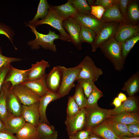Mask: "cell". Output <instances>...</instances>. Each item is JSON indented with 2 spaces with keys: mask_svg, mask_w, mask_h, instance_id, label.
<instances>
[{
  "mask_svg": "<svg viewBox=\"0 0 139 139\" xmlns=\"http://www.w3.org/2000/svg\"><path fill=\"white\" fill-rule=\"evenodd\" d=\"M74 18L80 24L92 30L97 34L105 23L91 14H83L77 13Z\"/></svg>",
  "mask_w": 139,
  "mask_h": 139,
  "instance_id": "9a60e30c",
  "label": "cell"
},
{
  "mask_svg": "<svg viewBox=\"0 0 139 139\" xmlns=\"http://www.w3.org/2000/svg\"><path fill=\"white\" fill-rule=\"evenodd\" d=\"M26 122L21 115L16 116L8 112V115L3 123L6 129L13 134H16Z\"/></svg>",
  "mask_w": 139,
  "mask_h": 139,
  "instance_id": "d6986e66",
  "label": "cell"
},
{
  "mask_svg": "<svg viewBox=\"0 0 139 139\" xmlns=\"http://www.w3.org/2000/svg\"><path fill=\"white\" fill-rule=\"evenodd\" d=\"M139 40L138 32L121 44V55L124 63L128 53Z\"/></svg>",
  "mask_w": 139,
  "mask_h": 139,
  "instance_id": "1f68e13d",
  "label": "cell"
},
{
  "mask_svg": "<svg viewBox=\"0 0 139 139\" xmlns=\"http://www.w3.org/2000/svg\"><path fill=\"white\" fill-rule=\"evenodd\" d=\"M121 103L122 102L117 97L114 99L111 105H114L115 106V108H117L120 106Z\"/></svg>",
  "mask_w": 139,
  "mask_h": 139,
  "instance_id": "c3c4849f",
  "label": "cell"
},
{
  "mask_svg": "<svg viewBox=\"0 0 139 139\" xmlns=\"http://www.w3.org/2000/svg\"><path fill=\"white\" fill-rule=\"evenodd\" d=\"M0 34H3L6 36L11 40L10 37L8 34L2 28L0 27Z\"/></svg>",
  "mask_w": 139,
  "mask_h": 139,
  "instance_id": "816d5d0a",
  "label": "cell"
},
{
  "mask_svg": "<svg viewBox=\"0 0 139 139\" xmlns=\"http://www.w3.org/2000/svg\"><path fill=\"white\" fill-rule=\"evenodd\" d=\"M63 27L68 33L72 43L76 49L80 50L82 49V44L79 39L81 24L74 17L64 19L62 22Z\"/></svg>",
  "mask_w": 139,
  "mask_h": 139,
  "instance_id": "ba28073f",
  "label": "cell"
},
{
  "mask_svg": "<svg viewBox=\"0 0 139 139\" xmlns=\"http://www.w3.org/2000/svg\"><path fill=\"white\" fill-rule=\"evenodd\" d=\"M64 19L57 14L53 5H49L48 12L47 16L42 20H37L33 25L35 27L42 24L49 25L59 31L61 39L71 42L69 35L65 30L62 26V22Z\"/></svg>",
  "mask_w": 139,
  "mask_h": 139,
  "instance_id": "277c9868",
  "label": "cell"
},
{
  "mask_svg": "<svg viewBox=\"0 0 139 139\" xmlns=\"http://www.w3.org/2000/svg\"><path fill=\"white\" fill-rule=\"evenodd\" d=\"M2 53L0 46V68L3 66L11 64L12 62L19 61L22 60V59L20 58L5 56L3 55Z\"/></svg>",
  "mask_w": 139,
  "mask_h": 139,
  "instance_id": "ab89813d",
  "label": "cell"
},
{
  "mask_svg": "<svg viewBox=\"0 0 139 139\" xmlns=\"http://www.w3.org/2000/svg\"><path fill=\"white\" fill-rule=\"evenodd\" d=\"M128 97L133 96L139 91V72L137 71L125 82L122 88Z\"/></svg>",
  "mask_w": 139,
  "mask_h": 139,
  "instance_id": "4316f807",
  "label": "cell"
},
{
  "mask_svg": "<svg viewBox=\"0 0 139 139\" xmlns=\"http://www.w3.org/2000/svg\"><path fill=\"white\" fill-rule=\"evenodd\" d=\"M0 139H18L6 129L0 130Z\"/></svg>",
  "mask_w": 139,
  "mask_h": 139,
  "instance_id": "7dc6e473",
  "label": "cell"
},
{
  "mask_svg": "<svg viewBox=\"0 0 139 139\" xmlns=\"http://www.w3.org/2000/svg\"><path fill=\"white\" fill-rule=\"evenodd\" d=\"M121 139H139V137H128L126 136H123L120 137Z\"/></svg>",
  "mask_w": 139,
  "mask_h": 139,
  "instance_id": "f5cc1de1",
  "label": "cell"
},
{
  "mask_svg": "<svg viewBox=\"0 0 139 139\" xmlns=\"http://www.w3.org/2000/svg\"><path fill=\"white\" fill-rule=\"evenodd\" d=\"M87 139H104L100 136L91 133Z\"/></svg>",
  "mask_w": 139,
  "mask_h": 139,
  "instance_id": "f907efd6",
  "label": "cell"
},
{
  "mask_svg": "<svg viewBox=\"0 0 139 139\" xmlns=\"http://www.w3.org/2000/svg\"><path fill=\"white\" fill-rule=\"evenodd\" d=\"M50 66L48 62L43 59L32 64L31 68L29 69L28 76L25 81L35 80L41 77L46 73V68Z\"/></svg>",
  "mask_w": 139,
  "mask_h": 139,
  "instance_id": "44dd1931",
  "label": "cell"
},
{
  "mask_svg": "<svg viewBox=\"0 0 139 139\" xmlns=\"http://www.w3.org/2000/svg\"><path fill=\"white\" fill-rule=\"evenodd\" d=\"M105 56L112 63L116 71H121L124 62L121 55V44L113 37L101 44L99 47Z\"/></svg>",
  "mask_w": 139,
  "mask_h": 139,
  "instance_id": "6da1fadb",
  "label": "cell"
},
{
  "mask_svg": "<svg viewBox=\"0 0 139 139\" xmlns=\"http://www.w3.org/2000/svg\"><path fill=\"white\" fill-rule=\"evenodd\" d=\"M28 71L29 69L20 70L14 68L11 65L4 82H10L12 87L20 84L25 81Z\"/></svg>",
  "mask_w": 139,
  "mask_h": 139,
  "instance_id": "e0dca14e",
  "label": "cell"
},
{
  "mask_svg": "<svg viewBox=\"0 0 139 139\" xmlns=\"http://www.w3.org/2000/svg\"><path fill=\"white\" fill-rule=\"evenodd\" d=\"M72 97L80 109L87 106V98L84 93L82 86L79 83H77L75 86V93Z\"/></svg>",
  "mask_w": 139,
  "mask_h": 139,
  "instance_id": "836d02e7",
  "label": "cell"
},
{
  "mask_svg": "<svg viewBox=\"0 0 139 139\" xmlns=\"http://www.w3.org/2000/svg\"><path fill=\"white\" fill-rule=\"evenodd\" d=\"M129 132L135 137H139V123L126 125Z\"/></svg>",
  "mask_w": 139,
  "mask_h": 139,
  "instance_id": "bcb514c9",
  "label": "cell"
},
{
  "mask_svg": "<svg viewBox=\"0 0 139 139\" xmlns=\"http://www.w3.org/2000/svg\"><path fill=\"white\" fill-rule=\"evenodd\" d=\"M11 86L10 82H4L0 90V119L3 123L8 114L7 106V97Z\"/></svg>",
  "mask_w": 139,
  "mask_h": 139,
  "instance_id": "484cf974",
  "label": "cell"
},
{
  "mask_svg": "<svg viewBox=\"0 0 139 139\" xmlns=\"http://www.w3.org/2000/svg\"><path fill=\"white\" fill-rule=\"evenodd\" d=\"M125 19L129 24H138L139 6L138 0H129Z\"/></svg>",
  "mask_w": 139,
  "mask_h": 139,
  "instance_id": "7402d4cb",
  "label": "cell"
},
{
  "mask_svg": "<svg viewBox=\"0 0 139 139\" xmlns=\"http://www.w3.org/2000/svg\"><path fill=\"white\" fill-rule=\"evenodd\" d=\"M11 88L22 105H30L39 102L40 97L21 84Z\"/></svg>",
  "mask_w": 139,
  "mask_h": 139,
  "instance_id": "9c48e42d",
  "label": "cell"
},
{
  "mask_svg": "<svg viewBox=\"0 0 139 139\" xmlns=\"http://www.w3.org/2000/svg\"><path fill=\"white\" fill-rule=\"evenodd\" d=\"M138 98L137 96L128 97L119 107L109 110L110 116L115 115L125 112L138 111Z\"/></svg>",
  "mask_w": 139,
  "mask_h": 139,
  "instance_id": "8fae6325",
  "label": "cell"
},
{
  "mask_svg": "<svg viewBox=\"0 0 139 139\" xmlns=\"http://www.w3.org/2000/svg\"><path fill=\"white\" fill-rule=\"evenodd\" d=\"M60 98L57 93L51 91L40 97L39 106L40 115L39 123L43 122L50 125L46 113L47 107L50 102Z\"/></svg>",
  "mask_w": 139,
  "mask_h": 139,
  "instance_id": "5bb4252c",
  "label": "cell"
},
{
  "mask_svg": "<svg viewBox=\"0 0 139 139\" xmlns=\"http://www.w3.org/2000/svg\"><path fill=\"white\" fill-rule=\"evenodd\" d=\"M16 134L18 139H38L37 127L27 122Z\"/></svg>",
  "mask_w": 139,
  "mask_h": 139,
  "instance_id": "f1b7e54d",
  "label": "cell"
},
{
  "mask_svg": "<svg viewBox=\"0 0 139 139\" xmlns=\"http://www.w3.org/2000/svg\"><path fill=\"white\" fill-rule=\"evenodd\" d=\"M6 103L8 112L16 116L21 115L22 105L11 86L7 94Z\"/></svg>",
  "mask_w": 139,
  "mask_h": 139,
  "instance_id": "cb8c5ba5",
  "label": "cell"
},
{
  "mask_svg": "<svg viewBox=\"0 0 139 139\" xmlns=\"http://www.w3.org/2000/svg\"><path fill=\"white\" fill-rule=\"evenodd\" d=\"M79 64L81 69L76 80L90 79L94 83L103 73L101 69L95 66L93 61L89 56H86Z\"/></svg>",
  "mask_w": 139,
  "mask_h": 139,
  "instance_id": "8992f818",
  "label": "cell"
},
{
  "mask_svg": "<svg viewBox=\"0 0 139 139\" xmlns=\"http://www.w3.org/2000/svg\"><path fill=\"white\" fill-rule=\"evenodd\" d=\"M76 81L82 86L84 93L87 98L93 89L95 85L94 83L91 80L89 79H81Z\"/></svg>",
  "mask_w": 139,
  "mask_h": 139,
  "instance_id": "f35d334b",
  "label": "cell"
},
{
  "mask_svg": "<svg viewBox=\"0 0 139 139\" xmlns=\"http://www.w3.org/2000/svg\"><path fill=\"white\" fill-rule=\"evenodd\" d=\"M91 14L100 20L106 10L102 7L99 6H91Z\"/></svg>",
  "mask_w": 139,
  "mask_h": 139,
  "instance_id": "b9f144b4",
  "label": "cell"
},
{
  "mask_svg": "<svg viewBox=\"0 0 139 139\" xmlns=\"http://www.w3.org/2000/svg\"><path fill=\"white\" fill-rule=\"evenodd\" d=\"M117 2L106 10L100 20L102 22L106 23L115 22L120 23H127L119 11Z\"/></svg>",
  "mask_w": 139,
  "mask_h": 139,
  "instance_id": "ffe728a7",
  "label": "cell"
},
{
  "mask_svg": "<svg viewBox=\"0 0 139 139\" xmlns=\"http://www.w3.org/2000/svg\"><path fill=\"white\" fill-rule=\"evenodd\" d=\"M11 65L10 64L3 66L0 68V90L4 83Z\"/></svg>",
  "mask_w": 139,
  "mask_h": 139,
  "instance_id": "f6af8a7d",
  "label": "cell"
},
{
  "mask_svg": "<svg viewBox=\"0 0 139 139\" xmlns=\"http://www.w3.org/2000/svg\"><path fill=\"white\" fill-rule=\"evenodd\" d=\"M6 129L3 122L0 119V130Z\"/></svg>",
  "mask_w": 139,
  "mask_h": 139,
  "instance_id": "11a10c76",
  "label": "cell"
},
{
  "mask_svg": "<svg viewBox=\"0 0 139 139\" xmlns=\"http://www.w3.org/2000/svg\"><path fill=\"white\" fill-rule=\"evenodd\" d=\"M92 133L98 135L104 139H121L116 135L104 121L91 130Z\"/></svg>",
  "mask_w": 139,
  "mask_h": 139,
  "instance_id": "83f0119b",
  "label": "cell"
},
{
  "mask_svg": "<svg viewBox=\"0 0 139 139\" xmlns=\"http://www.w3.org/2000/svg\"><path fill=\"white\" fill-rule=\"evenodd\" d=\"M108 118L114 121L126 125L139 123L138 111L122 113L115 115L110 116Z\"/></svg>",
  "mask_w": 139,
  "mask_h": 139,
  "instance_id": "d4e9b609",
  "label": "cell"
},
{
  "mask_svg": "<svg viewBox=\"0 0 139 139\" xmlns=\"http://www.w3.org/2000/svg\"><path fill=\"white\" fill-rule=\"evenodd\" d=\"M80 109L79 107L72 96L68 97L67 108V117H71L77 114Z\"/></svg>",
  "mask_w": 139,
  "mask_h": 139,
  "instance_id": "74e56055",
  "label": "cell"
},
{
  "mask_svg": "<svg viewBox=\"0 0 139 139\" xmlns=\"http://www.w3.org/2000/svg\"><path fill=\"white\" fill-rule=\"evenodd\" d=\"M103 96L102 92L95 85L93 89L87 98V106H92L98 105L99 99Z\"/></svg>",
  "mask_w": 139,
  "mask_h": 139,
  "instance_id": "8d00e7d4",
  "label": "cell"
},
{
  "mask_svg": "<svg viewBox=\"0 0 139 139\" xmlns=\"http://www.w3.org/2000/svg\"><path fill=\"white\" fill-rule=\"evenodd\" d=\"M117 97L122 102L125 101L127 98L126 95L124 94L121 92L118 94Z\"/></svg>",
  "mask_w": 139,
  "mask_h": 139,
  "instance_id": "681fc988",
  "label": "cell"
},
{
  "mask_svg": "<svg viewBox=\"0 0 139 139\" xmlns=\"http://www.w3.org/2000/svg\"><path fill=\"white\" fill-rule=\"evenodd\" d=\"M39 102L30 105H22L21 115L26 122L36 127L39 123Z\"/></svg>",
  "mask_w": 139,
  "mask_h": 139,
  "instance_id": "7c38bea8",
  "label": "cell"
},
{
  "mask_svg": "<svg viewBox=\"0 0 139 139\" xmlns=\"http://www.w3.org/2000/svg\"><path fill=\"white\" fill-rule=\"evenodd\" d=\"M91 133V130L83 129L77 131L69 138V139H87Z\"/></svg>",
  "mask_w": 139,
  "mask_h": 139,
  "instance_id": "60d3db41",
  "label": "cell"
},
{
  "mask_svg": "<svg viewBox=\"0 0 139 139\" xmlns=\"http://www.w3.org/2000/svg\"><path fill=\"white\" fill-rule=\"evenodd\" d=\"M45 73L41 77L35 80L24 81L21 84L27 87L40 97L50 91L46 82Z\"/></svg>",
  "mask_w": 139,
  "mask_h": 139,
  "instance_id": "2e32d148",
  "label": "cell"
},
{
  "mask_svg": "<svg viewBox=\"0 0 139 139\" xmlns=\"http://www.w3.org/2000/svg\"><path fill=\"white\" fill-rule=\"evenodd\" d=\"M49 6L47 0H40L38 8L37 13L33 19L29 22V24H33L38 19H44L47 15Z\"/></svg>",
  "mask_w": 139,
  "mask_h": 139,
  "instance_id": "e575fe53",
  "label": "cell"
},
{
  "mask_svg": "<svg viewBox=\"0 0 139 139\" xmlns=\"http://www.w3.org/2000/svg\"><path fill=\"white\" fill-rule=\"evenodd\" d=\"M129 0H118L117 3L119 11L125 18Z\"/></svg>",
  "mask_w": 139,
  "mask_h": 139,
  "instance_id": "ee69618b",
  "label": "cell"
},
{
  "mask_svg": "<svg viewBox=\"0 0 139 139\" xmlns=\"http://www.w3.org/2000/svg\"><path fill=\"white\" fill-rule=\"evenodd\" d=\"M86 120V112L85 108L80 109L79 112L73 117L66 118L65 123L68 135H73L77 131L83 129Z\"/></svg>",
  "mask_w": 139,
  "mask_h": 139,
  "instance_id": "30bf717a",
  "label": "cell"
},
{
  "mask_svg": "<svg viewBox=\"0 0 139 139\" xmlns=\"http://www.w3.org/2000/svg\"><path fill=\"white\" fill-rule=\"evenodd\" d=\"M81 30L79 39L81 43L86 42L93 44L96 36V33L92 30L86 28L81 24Z\"/></svg>",
  "mask_w": 139,
  "mask_h": 139,
  "instance_id": "d6a6232c",
  "label": "cell"
},
{
  "mask_svg": "<svg viewBox=\"0 0 139 139\" xmlns=\"http://www.w3.org/2000/svg\"><path fill=\"white\" fill-rule=\"evenodd\" d=\"M72 6L78 13L83 14H91V7L86 0H69Z\"/></svg>",
  "mask_w": 139,
  "mask_h": 139,
  "instance_id": "d590c367",
  "label": "cell"
},
{
  "mask_svg": "<svg viewBox=\"0 0 139 139\" xmlns=\"http://www.w3.org/2000/svg\"><path fill=\"white\" fill-rule=\"evenodd\" d=\"M120 23L112 22L105 23L96 36L92 46V51H95L103 43L114 37Z\"/></svg>",
  "mask_w": 139,
  "mask_h": 139,
  "instance_id": "52a82bcc",
  "label": "cell"
},
{
  "mask_svg": "<svg viewBox=\"0 0 139 139\" xmlns=\"http://www.w3.org/2000/svg\"><path fill=\"white\" fill-rule=\"evenodd\" d=\"M62 74L61 84L57 92L60 98L67 95L75 86L76 81L81 69L79 64L75 67L67 68L59 65Z\"/></svg>",
  "mask_w": 139,
  "mask_h": 139,
  "instance_id": "3957f363",
  "label": "cell"
},
{
  "mask_svg": "<svg viewBox=\"0 0 139 139\" xmlns=\"http://www.w3.org/2000/svg\"><path fill=\"white\" fill-rule=\"evenodd\" d=\"M105 122L119 137L123 136L135 137L128 131L126 125L116 122L108 118Z\"/></svg>",
  "mask_w": 139,
  "mask_h": 139,
  "instance_id": "f546056e",
  "label": "cell"
},
{
  "mask_svg": "<svg viewBox=\"0 0 139 139\" xmlns=\"http://www.w3.org/2000/svg\"><path fill=\"white\" fill-rule=\"evenodd\" d=\"M28 25L31 28L36 37L34 40L28 42L32 49H38L41 46L45 49H49L54 52L57 51L56 45L54 44V41L56 39H61L59 35L50 30L47 34H41L37 31L36 27L33 25L29 24Z\"/></svg>",
  "mask_w": 139,
  "mask_h": 139,
  "instance_id": "7a4b0ae2",
  "label": "cell"
},
{
  "mask_svg": "<svg viewBox=\"0 0 139 139\" xmlns=\"http://www.w3.org/2000/svg\"><path fill=\"white\" fill-rule=\"evenodd\" d=\"M85 108L86 120L84 129L91 130L103 123L110 116L109 110L101 108L98 105Z\"/></svg>",
  "mask_w": 139,
  "mask_h": 139,
  "instance_id": "5b68a950",
  "label": "cell"
},
{
  "mask_svg": "<svg viewBox=\"0 0 139 139\" xmlns=\"http://www.w3.org/2000/svg\"><path fill=\"white\" fill-rule=\"evenodd\" d=\"M38 139H57V131L53 125L44 123H39L37 127Z\"/></svg>",
  "mask_w": 139,
  "mask_h": 139,
  "instance_id": "603a6c76",
  "label": "cell"
},
{
  "mask_svg": "<svg viewBox=\"0 0 139 139\" xmlns=\"http://www.w3.org/2000/svg\"><path fill=\"white\" fill-rule=\"evenodd\" d=\"M138 32V24L133 25L127 23H121L114 37L117 41L121 44Z\"/></svg>",
  "mask_w": 139,
  "mask_h": 139,
  "instance_id": "4fadbf2b",
  "label": "cell"
},
{
  "mask_svg": "<svg viewBox=\"0 0 139 139\" xmlns=\"http://www.w3.org/2000/svg\"><path fill=\"white\" fill-rule=\"evenodd\" d=\"M118 1V0H95L93 6H100L106 10L117 3Z\"/></svg>",
  "mask_w": 139,
  "mask_h": 139,
  "instance_id": "7bdbcfd3",
  "label": "cell"
},
{
  "mask_svg": "<svg viewBox=\"0 0 139 139\" xmlns=\"http://www.w3.org/2000/svg\"><path fill=\"white\" fill-rule=\"evenodd\" d=\"M62 77L59 65L54 67L47 75L46 82L50 91L57 93L61 84Z\"/></svg>",
  "mask_w": 139,
  "mask_h": 139,
  "instance_id": "ac0fdd59",
  "label": "cell"
},
{
  "mask_svg": "<svg viewBox=\"0 0 139 139\" xmlns=\"http://www.w3.org/2000/svg\"><path fill=\"white\" fill-rule=\"evenodd\" d=\"M53 7L57 14L64 19L74 17L78 13L69 0L64 4Z\"/></svg>",
  "mask_w": 139,
  "mask_h": 139,
  "instance_id": "4dcf8cb0",
  "label": "cell"
},
{
  "mask_svg": "<svg viewBox=\"0 0 139 139\" xmlns=\"http://www.w3.org/2000/svg\"><path fill=\"white\" fill-rule=\"evenodd\" d=\"M86 1L88 5L90 6H93L95 2V0H87Z\"/></svg>",
  "mask_w": 139,
  "mask_h": 139,
  "instance_id": "db71d44e",
  "label": "cell"
}]
</instances>
